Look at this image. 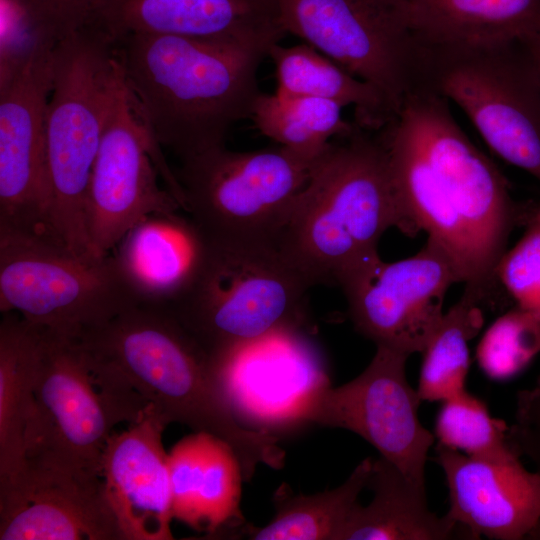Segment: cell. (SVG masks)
<instances>
[{"label":"cell","mask_w":540,"mask_h":540,"mask_svg":"<svg viewBox=\"0 0 540 540\" xmlns=\"http://www.w3.org/2000/svg\"><path fill=\"white\" fill-rule=\"evenodd\" d=\"M393 190L413 237L423 230L483 307L504 294L496 276L510 235L540 205L518 201L499 169L462 131L448 101L417 85L380 130Z\"/></svg>","instance_id":"6da1fadb"},{"label":"cell","mask_w":540,"mask_h":540,"mask_svg":"<svg viewBox=\"0 0 540 540\" xmlns=\"http://www.w3.org/2000/svg\"><path fill=\"white\" fill-rule=\"evenodd\" d=\"M115 389L151 407L167 424L207 432L234 450L250 481L264 464L281 469L277 438L236 419L212 359L167 309L135 305L76 337Z\"/></svg>","instance_id":"7a4b0ae2"},{"label":"cell","mask_w":540,"mask_h":540,"mask_svg":"<svg viewBox=\"0 0 540 540\" xmlns=\"http://www.w3.org/2000/svg\"><path fill=\"white\" fill-rule=\"evenodd\" d=\"M115 43L144 119L181 162L225 146L231 127L251 118L262 93L258 70L271 49L165 34H131Z\"/></svg>","instance_id":"3957f363"},{"label":"cell","mask_w":540,"mask_h":540,"mask_svg":"<svg viewBox=\"0 0 540 540\" xmlns=\"http://www.w3.org/2000/svg\"><path fill=\"white\" fill-rule=\"evenodd\" d=\"M392 227L413 237L377 131L355 123L314 163L276 246L311 287L339 286L380 257L379 240Z\"/></svg>","instance_id":"277c9868"},{"label":"cell","mask_w":540,"mask_h":540,"mask_svg":"<svg viewBox=\"0 0 540 540\" xmlns=\"http://www.w3.org/2000/svg\"><path fill=\"white\" fill-rule=\"evenodd\" d=\"M125 84L115 42L85 25L53 52V83L45 117V159L54 236L87 259L94 251L86 228L90 176L111 112Z\"/></svg>","instance_id":"5b68a950"},{"label":"cell","mask_w":540,"mask_h":540,"mask_svg":"<svg viewBox=\"0 0 540 540\" xmlns=\"http://www.w3.org/2000/svg\"><path fill=\"white\" fill-rule=\"evenodd\" d=\"M208 240L200 273L167 310L212 360L280 328L308 330L311 286L276 245Z\"/></svg>","instance_id":"8992f818"},{"label":"cell","mask_w":540,"mask_h":540,"mask_svg":"<svg viewBox=\"0 0 540 540\" xmlns=\"http://www.w3.org/2000/svg\"><path fill=\"white\" fill-rule=\"evenodd\" d=\"M419 59L420 83L454 102L499 157L540 183V77L527 41L419 46Z\"/></svg>","instance_id":"52a82bcc"},{"label":"cell","mask_w":540,"mask_h":540,"mask_svg":"<svg viewBox=\"0 0 540 540\" xmlns=\"http://www.w3.org/2000/svg\"><path fill=\"white\" fill-rule=\"evenodd\" d=\"M39 329L24 457L101 476L112 429L134 422L146 407L107 384L76 337Z\"/></svg>","instance_id":"ba28073f"},{"label":"cell","mask_w":540,"mask_h":540,"mask_svg":"<svg viewBox=\"0 0 540 540\" xmlns=\"http://www.w3.org/2000/svg\"><path fill=\"white\" fill-rule=\"evenodd\" d=\"M317 159L283 146L210 150L175 172L183 210L211 239L276 245Z\"/></svg>","instance_id":"9c48e42d"},{"label":"cell","mask_w":540,"mask_h":540,"mask_svg":"<svg viewBox=\"0 0 540 540\" xmlns=\"http://www.w3.org/2000/svg\"><path fill=\"white\" fill-rule=\"evenodd\" d=\"M137 305L113 255L87 259L42 235L0 232V311L78 337Z\"/></svg>","instance_id":"30bf717a"},{"label":"cell","mask_w":540,"mask_h":540,"mask_svg":"<svg viewBox=\"0 0 540 540\" xmlns=\"http://www.w3.org/2000/svg\"><path fill=\"white\" fill-rule=\"evenodd\" d=\"M286 34L375 87L395 113L420 83L409 0H277Z\"/></svg>","instance_id":"8fae6325"},{"label":"cell","mask_w":540,"mask_h":540,"mask_svg":"<svg viewBox=\"0 0 540 540\" xmlns=\"http://www.w3.org/2000/svg\"><path fill=\"white\" fill-rule=\"evenodd\" d=\"M126 81L106 125L90 176L85 221L97 255L152 213L178 212L184 197Z\"/></svg>","instance_id":"7c38bea8"},{"label":"cell","mask_w":540,"mask_h":540,"mask_svg":"<svg viewBox=\"0 0 540 540\" xmlns=\"http://www.w3.org/2000/svg\"><path fill=\"white\" fill-rule=\"evenodd\" d=\"M408 355L381 346L350 382L311 390L298 423L349 430L374 446L415 486L425 490V465L434 437L419 420L422 402L408 382Z\"/></svg>","instance_id":"4fadbf2b"},{"label":"cell","mask_w":540,"mask_h":540,"mask_svg":"<svg viewBox=\"0 0 540 540\" xmlns=\"http://www.w3.org/2000/svg\"><path fill=\"white\" fill-rule=\"evenodd\" d=\"M461 283L447 254L427 239L413 256L380 257L340 284L354 328L373 341L410 356L422 353L443 316L448 289Z\"/></svg>","instance_id":"5bb4252c"},{"label":"cell","mask_w":540,"mask_h":540,"mask_svg":"<svg viewBox=\"0 0 540 540\" xmlns=\"http://www.w3.org/2000/svg\"><path fill=\"white\" fill-rule=\"evenodd\" d=\"M307 331L280 328L212 360L231 409L244 427L272 434L299 424L305 396L330 383L324 359Z\"/></svg>","instance_id":"9a60e30c"},{"label":"cell","mask_w":540,"mask_h":540,"mask_svg":"<svg viewBox=\"0 0 540 540\" xmlns=\"http://www.w3.org/2000/svg\"><path fill=\"white\" fill-rule=\"evenodd\" d=\"M54 48L37 53L0 91V232L57 239L50 224L45 159Z\"/></svg>","instance_id":"2e32d148"},{"label":"cell","mask_w":540,"mask_h":540,"mask_svg":"<svg viewBox=\"0 0 540 540\" xmlns=\"http://www.w3.org/2000/svg\"><path fill=\"white\" fill-rule=\"evenodd\" d=\"M1 540H123L102 477L26 455L0 484Z\"/></svg>","instance_id":"e0dca14e"},{"label":"cell","mask_w":540,"mask_h":540,"mask_svg":"<svg viewBox=\"0 0 540 540\" xmlns=\"http://www.w3.org/2000/svg\"><path fill=\"white\" fill-rule=\"evenodd\" d=\"M435 461L448 486L446 515L468 538L521 540L539 523L540 474L521 456L474 458L438 444Z\"/></svg>","instance_id":"ac0fdd59"},{"label":"cell","mask_w":540,"mask_h":540,"mask_svg":"<svg viewBox=\"0 0 540 540\" xmlns=\"http://www.w3.org/2000/svg\"><path fill=\"white\" fill-rule=\"evenodd\" d=\"M86 25L113 42L165 34L272 47L286 35L277 0H99Z\"/></svg>","instance_id":"d6986e66"},{"label":"cell","mask_w":540,"mask_h":540,"mask_svg":"<svg viewBox=\"0 0 540 540\" xmlns=\"http://www.w3.org/2000/svg\"><path fill=\"white\" fill-rule=\"evenodd\" d=\"M167 422L151 407L112 433L101 461L106 498L123 540L173 539L168 454L162 444Z\"/></svg>","instance_id":"ffe728a7"},{"label":"cell","mask_w":540,"mask_h":540,"mask_svg":"<svg viewBox=\"0 0 540 540\" xmlns=\"http://www.w3.org/2000/svg\"><path fill=\"white\" fill-rule=\"evenodd\" d=\"M208 244L189 216L152 213L132 226L111 254L137 305L168 309L194 283Z\"/></svg>","instance_id":"44dd1931"},{"label":"cell","mask_w":540,"mask_h":540,"mask_svg":"<svg viewBox=\"0 0 540 540\" xmlns=\"http://www.w3.org/2000/svg\"><path fill=\"white\" fill-rule=\"evenodd\" d=\"M168 464L174 519L212 535L244 529L242 468L226 441L194 432L172 447Z\"/></svg>","instance_id":"7402d4cb"},{"label":"cell","mask_w":540,"mask_h":540,"mask_svg":"<svg viewBox=\"0 0 540 540\" xmlns=\"http://www.w3.org/2000/svg\"><path fill=\"white\" fill-rule=\"evenodd\" d=\"M409 16L419 46H486L538 33L540 0H409Z\"/></svg>","instance_id":"603a6c76"},{"label":"cell","mask_w":540,"mask_h":540,"mask_svg":"<svg viewBox=\"0 0 540 540\" xmlns=\"http://www.w3.org/2000/svg\"><path fill=\"white\" fill-rule=\"evenodd\" d=\"M366 488L371 502L356 503L338 540H446L462 530L446 514L431 512L426 491L382 456L373 460Z\"/></svg>","instance_id":"cb8c5ba5"},{"label":"cell","mask_w":540,"mask_h":540,"mask_svg":"<svg viewBox=\"0 0 540 540\" xmlns=\"http://www.w3.org/2000/svg\"><path fill=\"white\" fill-rule=\"evenodd\" d=\"M268 57L275 66L279 93L352 106L354 122L371 131L380 130L396 115L375 87L309 44L283 46L277 43L271 47Z\"/></svg>","instance_id":"d4e9b609"},{"label":"cell","mask_w":540,"mask_h":540,"mask_svg":"<svg viewBox=\"0 0 540 540\" xmlns=\"http://www.w3.org/2000/svg\"><path fill=\"white\" fill-rule=\"evenodd\" d=\"M40 329L16 313L0 324V484L20 468L33 407Z\"/></svg>","instance_id":"484cf974"},{"label":"cell","mask_w":540,"mask_h":540,"mask_svg":"<svg viewBox=\"0 0 540 540\" xmlns=\"http://www.w3.org/2000/svg\"><path fill=\"white\" fill-rule=\"evenodd\" d=\"M372 464L365 458L343 484L316 494H296L282 483L273 495V519L263 527L246 524L244 535L253 540H338L366 488Z\"/></svg>","instance_id":"4316f807"},{"label":"cell","mask_w":540,"mask_h":540,"mask_svg":"<svg viewBox=\"0 0 540 540\" xmlns=\"http://www.w3.org/2000/svg\"><path fill=\"white\" fill-rule=\"evenodd\" d=\"M343 109L320 98L262 92L250 119L262 135L280 146L317 159L334 139L354 130L355 122L344 119Z\"/></svg>","instance_id":"83f0119b"},{"label":"cell","mask_w":540,"mask_h":540,"mask_svg":"<svg viewBox=\"0 0 540 540\" xmlns=\"http://www.w3.org/2000/svg\"><path fill=\"white\" fill-rule=\"evenodd\" d=\"M484 324L483 306L463 294L444 313L422 351L417 392L421 401H445L466 390L469 341Z\"/></svg>","instance_id":"f1b7e54d"},{"label":"cell","mask_w":540,"mask_h":540,"mask_svg":"<svg viewBox=\"0 0 540 540\" xmlns=\"http://www.w3.org/2000/svg\"><path fill=\"white\" fill-rule=\"evenodd\" d=\"M508 429L467 390L443 401L435 424L438 444L469 457L490 460L519 455L509 441Z\"/></svg>","instance_id":"f546056e"},{"label":"cell","mask_w":540,"mask_h":540,"mask_svg":"<svg viewBox=\"0 0 540 540\" xmlns=\"http://www.w3.org/2000/svg\"><path fill=\"white\" fill-rule=\"evenodd\" d=\"M540 353V320L513 306L485 331L476 350L479 367L491 379L516 376Z\"/></svg>","instance_id":"4dcf8cb0"},{"label":"cell","mask_w":540,"mask_h":540,"mask_svg":"<svg viewBox=\"0 0 540 540\" xmlns=\"http://www.w3.org/2000/svg\"><path fill=\"white\" fill-rule=\"evenodd\" d=\"M59 41L29 0H0V91L37 53Z\"/></svg>","instance_id":"1f68e13d"},{"label":"cell","mask_w":540,"mask_h":540,"mask_svg":"<svg viewBox=\"0 0 540 540\" xmlns=\"http://www.w3.org/2000/svg\"><path fill=\"white\" fill-rule=\"evenodd\" d=\"M521 239L501 258L496 276L505 294L540 320V205Z\"/></svg>","instance_id":"d6a6232c"},{"label":"cell","mask_w":540,"mask_h":540,"mask_svg":"<svg viewBox=\"0 0 540 540\" xmlns=\"http://www.w3.org/2000/svg\"><path fill=\"white\" fill-rule=\"evenodd\" d=\"M508 437L515 451L527 457L540 474V387L521 390L517 394L514 423ZM528 539L540 540V521Z\"/></svg>","instance_id":"836d02e7"},{"label":"cell","mask_w":540,"mask_h":540,"mask_svg":"<svg viewBox=\"0 0 540 540\" xmlns=\"http://www.w3.org/2000/svg\"><path fill=\"white\" fill-rule=\"evenodd\" d=\"M61 40L84 27L99 0H29Z\"/></svg>","instance_id":"e575fe53"},{"label":"cell","mask_w":540,"mask_h":540,"mask_svg":"<svg viewBox=\"0 0 540 540\" xmlns=\"http://www.w3.org/2000/svg\"><path fill=\"white\" fill-rule=\"evenodd\" d=\"M526 41L532 52L540 77V31L532 37L526 39Z\"/></svg>","instance_id":"d590c367"},{"label":"cell","mask_w":540,"mask_h":540,"mask_svg":"<svg viewBox=\"0 0 540 540\" xmlns=\"http://www.w3.org/2000/svg\"><path fill=\"white\" fill-rule=\"evenodd\" d=\"M536 385L540 387V376L537 379V384Z\"/></svg>","instance_id":"8d00e7d4"}]
</instances>
